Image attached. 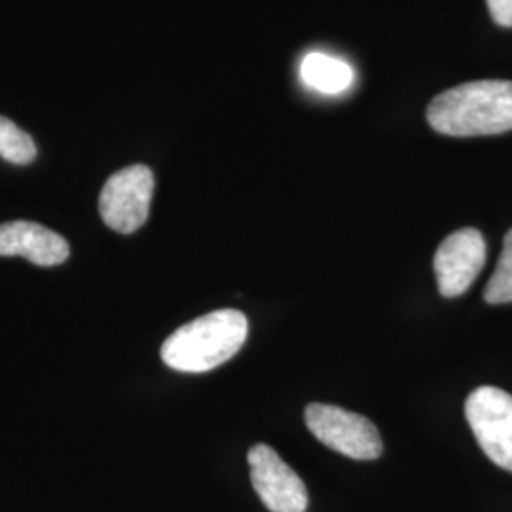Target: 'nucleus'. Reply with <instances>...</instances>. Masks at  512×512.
I'll return each instance as SVG.
<instances>
[{"instance_id": "6e6552de", "label": "nucleus", "mask_w": 512, "mask_h": 512, "mask_svg": "<svg viewBox=\"0 0 512 512\" xmlns=\"http://www.w3.org/2000/svg\"><path fill=\"white\" fill-rule=\"evenodd\" d=\"M69 253L67 239L42 224L29 220L0 224V256H23L37 266H59Z\"/></svg>"}, {"instance_id": "f257e3e1", "label": "nucleus", "mask_w": 512, "mask_h": 512, "mask_svg": "<svg viewBox=\"0 0 512 512\" xmlns=\"http://www.w3.org/2000/svg\"><path fill=\"white\" fill-rule=\"evenodd\" d=\"M429 126L448 137L512 131V82L478 80L437 95L427 109Z\"/></svg>"}, {"instance_id": "20e7f679", "label": "nucleus", "mask_w": 512, "mask_h": 512, "mask_svg": "<svg viewBox=\"0 0 512 512\" xmlns=\"http://www.w3.org/2000/svg\"><path fill=\"white\" fill-rule=\"evenodd\" d=\"M154 194V173L147 165H129L103 186L99 213L110 230L120 234L137 232L148 219Z\"/></svg>"}, {"instance_id": "9b49d317", "label": "nucleus", "mask_w": 512, "mask_h": 512, "mask_svg": "<svg viewBox=\"0 0 512 512\" xmlns=\"http://www.w3.org/2000/svg\"><path fill=\"white\" fill-rule=\"evenodd\" d=\"M484 300L494 306L512 302V230L505 236L503 251L497 260L494 275L490 277L484 291Z\"/></svg>"}, {"instance_id": "423d86ee", "label": "nucleus", "mask_w": 512, "mask_h": 512, "mask_svg": "<svg viewBox=\"0 0 512 512\" xmlns=\"http://www.w3.org/2000/svg\"><path fill=\"white\" fill-rule=\"evenodd\" d=\"M251 482L256 495L270 512L308 511V490L302 478L279 458L268 444H255L249 450Z\"/></svg>"}, {"instance_id": "1a4fd4ad", "label": "nucleus", "mask_w": 512, "mask_h": 512, "mask_svg": "<svg viewBox=\"0 0 512 512\" xmlns=\"http://www.w3.org/2000/svg\"><path fill=\"white\" fill-rule=\"evenodd\" d=\"M300 78L313 92L338 95L353 86L355 69L340 57L311 52L302 59Z\"/></svg>"}, {"instance_id": "7ed1b4c3", "label": "nucleus", "mask_w": 512, "mask_h": 512, "mask_svg": "<svg viewBox=\"0 0 512 512\" xmlns=\"http://www.w3.org/2000/svg\"><path fill=\"white\" fill-rule=\"evenodd\" d=\"M304 420L315 439L346 458L372 461L384 452L376 425L361 414L332 404L313 403L306 408Z\"/></svg>"}, {"instance_id": "f03ea898", "label": "nucleus", "mask_w": 512, "mask_h": 512, "mask_svg": "<svg viewBox=\"0 0 512 512\" xmlns=\"http://www.w3.org/2000/svg\"><path fill=\"white\" fill-rule=\"evenodd\" d=\"M249 321L239 310H217L175 330L162 346L169 368L200 374L230 361L243 348Z\"/></svg>"}, {"instance_id": "39448f33", "label": "nucleus", "mask_w": 512, "mask_h": 512, "mask_svg": "<svg viewBox=\"0 0 512 512\" xmlns=\"http://www.w3.org/2000/svg\"><path fill=\"white\" fill-rule=\"evenodd\" d=\"M465 416L482 452L512 473V395L482 385L469 395Z\"/></svg>"}, {"instance_id": "9d476101", "label": "nucleus", "mask_w": 512, "mask_h": 512, "mask_svg": "<svg viewBox=\"0 0 512 512\" xmlns=\"http://www.w3.org/2000/svg\"><path fill=\"white\" fill-rule=\"evenodd\" d=\"M0 158L8 164L29 165L37 158L33 137L0 114Z\"/></svg>"}, {"instance_id": "f8f14e48", "label": "nucleus", "mask_w": 512, "mask_h": 512, "mask_svg": "<svg viewBox=\"0 0 512 512\" xmlns=\"http://www.w3.org/2000/svg\"><path fill=\"white\" fill-rule=\"evenodd\" d=\"M486 4L497 25L512 27V0H486Z\"/></svg>"}, {"instance_id": "0eeeda50", "label": "nucleus", "mask_w": 512, "mask_h": 512, "mask_svg": "<svg viewBox=\"0 0 512 512\" xmlns=\"http://www.w3.org/2000/svg\"><path fill=\"white\" fill-rule=\"evenodd\" d=\"M486 264V241L475 228H463L444 239L435 253L433 268L444 298L465 293Z\"/></svg>"}]
</instances>
